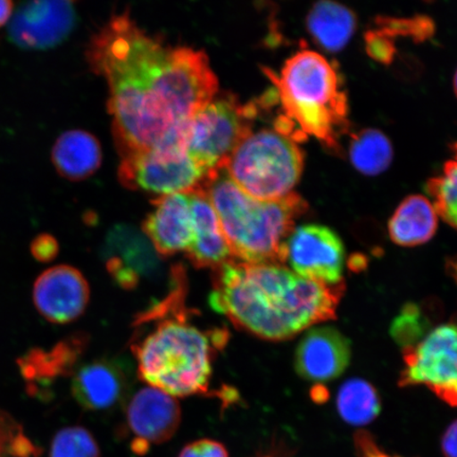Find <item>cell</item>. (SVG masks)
Here are the masks:
<instances>
[{"mask_svg":"<svg viewBox=\"0 0 457 457\" xmlns=\"http://www.w3.org/2000/svg\"><path fill=\"white\" fill-rule=\"evenodd\" d=\"M86 55L110 88L108 111L122 158L187 146L188 123L219 93L203 51L164 45L129 12L112 16L91 39Z\"/></svg>","mask_w":457,"mask_h":457,"instance_id":"1","label":"cell"},{"mask_svg":"<svg viewBox=\"0 0 457 457\" xmlns=\"http://www.w3.org/2000/svg\"><path fill=\"white\" fill-rule=\"evenodd\" d=\"M213 271L211 307L237 328L270 341L335 320L345 287L311 281L278 264L232 261Z\"/></svg>","mask_w":457,"mask_h":457,"instance_id":"2","label":"cell"},{"mask_svg":"<svg viewBox=\"0 0 457 457\" xmlns=\"http://www.w3.org/2000/svg\"><path fill=\"white\" fill-rule=\"evenodd\" d=\"M184 268H173L169 295L137 316L130 350L139 378L173 397L209 392L214 358L227 345L226 329H200L186 306Z\"/></svg>","mask_w":457,"mask_h":457,"instance_id":"3","label":"cell"},{"mask_svg":"<svg viewBox=\"0 0 457 457\" xmlns=\"http://www.w3.org/2000/svg\"><path fill=\"white\" fill-rule=\"evenodd\" d=\"M202 187L236 261L285 265L295 220L308 210L304 198L294 192L277 200L255 199L234 184L226 169L210 173Z\"/></svg>","mask_w":457,"mask_h":457,"instance_id":"4","label":"cell"},{"mask_svg":"<svg viewBox=\"0 0 457 457\" xmlns=\"http://www.w3.org/2000/svg\"><path fill=\"white\" fill-rule=\"evenodd\" d=\"M274 85L279 111L303 141L312 137L329 150L338 151L350 128L348 102L335 65L310 49L290 56L278 74L265 70Z\"/></svg>","mask_w":457,"mask_h":457,"instance_id":"5","label":"cell"},{"mask_svg":"<svg viewBox=\"0 0 457 457\" xmlns=\"http://www.w3.org/2000/svg\"><path fill=\"white\" fill-rule=\"evenodd\" d=\"M293 129L279 114L271 128L253 131L228 160V177L247 195L281 199L294 193L304 169V154Z\"/></svg>","mask_w":457,"mask_h":457,"instance_id":"6","label":"cell"},{"mask_svg":"<svg viewBox=\"0 0 457 457\" xmlns=\"http://www.w3.org/2000/svg\"><path fill=\"white\" fill-rule=\"evenodd\" d=\"M262 101L242 104L232 94H216L188 123L187 152L208 175L226 169L234 151L253 131Z\"/></svg>","mask_w":457,"mask_h":457,"instance_id":"7","label":"cell"},{"mask_svg":"<svg viewBox=\"0 0 457 457\" xmlns=\"http://www.w3.org/2000/svg\"><path fill=\"white\" fill-rule=\"evenodd\" d=\"M399 386H426L451 407H457V317L431 329L416 345L403 350Z\"/></svg>","mask_w":457,"mask_h":457,"instance_id":"8","label":"cell"},{"mask_svg":"<svg viewBox=\"0 0 457 457\" xmlns=\"http://www.w3.org/2000/svg\"><path fill=\"white\" fill-rule=\"evenodd\" d=\"M119 180L129 190L164 196L202 187L208 174L187 152L150 151L122 158Z\"/></svg>","mask_w":457,"mask_h":457,"instance_id":"9","label":"cell"},{"mask_svg":"<svg viewBox=\"0 0 457 457\" xmlns=\"http://www.w3.org/2000/svg\"><path fill=\"white\" fill-rule=\"evenodd\" d=\"M345 249L340 237L328 227L307 224L295 228L286 247V262L295 273L311 281L343 283Z\"/></svg>","mask_w":457,"mask_h":457,"instance_id":"10","label":"cell"},{"mask_svg":"<svg viewBox=\"0 0 457 457\" xmlns=\"http://www.w3.org/2000/svg\"><path fill=\"white\" fill-rule=\"evenodd\" d=\"M125 420L131 449L143 455L152 445L163 444L175 436L181 421V409L175 397L148 386L129 400Z\"/></svg>","mask_w":457,"mask_h":457,"instance_id":"11","label":"cell"},{"mask_svg":"<svg viewBox=\"0 0 457 457\" xmlns=\"http://www.w3.org/2000/svg\"><path fill=\"white\" fill-rule=\"evenodd\" d=\"M89 298L87 279L72 266L49 268L34 283V305L43 318L51 323H71L81 317Z\"/></svg>","mask_w":457,"mask_h":457,"instance_id":"12","label":"cell"},{"mask_svg":"<svg viewBox=\"0 0 457 457\" xmlns=\"http://www.w3.org/2000/svg\"><path fill=\"white\" fill-rule=\"evenodd\" d=\"M106 270L120 287L134 289L160 270V256L145 234L129 225L113 227L103 249Z\"/></svg>","mask_w":457,"mask_h":457,"instance_id":"13","label":"cell"},{"mask_svg":"<svg viewBox=\"0 0 457 457\" xmlns=\"http://www.w3.org/2000/svg\"><path fill=\"white\" fill-rule=\"evenodd\" d=\"M77 13L71 2H33L17 10L11 21V39L26 49H48L65 41Z\"/></svg>","mask_w":457,"mask_h":457,"instance_id":"14","label":"cell"},{"mask_svg":"<svg viewBox=\"0 0 457 457\" xmlns=\"http://www.w3.org/2000/svg\"><path fill=\"white\" fill-rule=\"evenodd\" d=\"M131 384V370L123 360L103 358L79 368L72 378L71 391L85 410L105 411L128 398Z\"/></svg>","mask_w":457,"mask_h":457,"instance_id":"15","label":"cell"},{"mask_svg":"<svg viewBox=\"0 0 457 457\" xmlns=\"http://www.w3.org/2000/svg\"><path fill=\"white\" fill-rule=\"evenodd\" d=\"M351 358V341L340 330L314 328L303 336L296 347L295 370L303 379L324 384L339 378Z\"/></svg>","mask_w":457,"mask_h":457,"instance_id":"16","label":"cell"},{"mask_svg":"<svg viewBox=\"0 0 457 457\" xmlns=\"http://www.w3.org/2000/svg\"><path fill=\"white\" fill-rule=\"evenodd\" d=\"M154 210L143 221L145 234L160 257L187 251L194 239L191 203L188 193L170 194L153 200Z\"/></svg>","mask_w":457,"mask_h":457,"instance_id":"17","label":"cell"},{"mask_svg":"<svg viewBox=\"0 0 457 457\" xmlns=\"http://www.w3.org/2000/svg\"><path fill=\"white\" fill-rule=\"evenodd\" d=\"M194 227V239L187 251L188 261L198 270H216L236 261L220 226L219 217L203 187L188 192Z\"/></svg>","mask_w":457,"mask_h":457,"instance_id":"18","label":"cell"},{"mask_svg":"<svg viewBox=\"0 0 457 457\" xmlns=\"http://www.w3.org/2000/svg\"><path fill=\"white\" fill-rule=\"evenodd\" d=\"M57 173L71 181L89 179L101 167L102 148L93 134L71 129L62 134L51 153Z\"/></svg>","mask_w":457,"mask_h":457,"instance_id":"19","label":"cell"},{"mask_svg":"<svg viewBox=\"0 0 457 457\" xmlns=\"http://www.w3.org/2000/svg\"><path fill=\"white\" fill-rule=\"evenodd\" d=\"M438 215L431 200L421 195L405 198L388 221V234L403 247L430 241L437 230Z\"/></svg>","mask_w":457,"mask_h":457,"instance_id":"20","label":"cell"},{"mask_svg":"<svg viewBox=\"0 0 457 457\" xmlns=\"http://www.w3.org/2000/svg\"><path fill=\"white\" fill-rule=\"evenodd\" d=\"M306 27L320 48L331 54L339 53L355 33L357 17L345 5L322 0L313 4L307 15Z\"/></svg>","mask_w":457,"mask_h":457,"instance_id":"21","label":"cell"},{"mask_svg":"<svg viewBox=\"0 0 457 457\" xmlns=\"http://www.w3.org/2000/svg\"><path fill=\"white\" fill-rule=\"evenodd\" d=\"M337 409L341 419L352 426L370 424L380 414L378 392L363 379L353 378L343 384L337 395Z\"/></svg>","mask_w":457,"mask_h":457,"instance_id":"22","label":"cell"},{"mask_svg":"<svg viewBox=\"0 0 457 457\" xmlns=\"http://www.w3.org/2000/svg\"><path fill=\"white\" fill-rule=\"evenodd\" d=\"M348 157L360 173L376 176L390 167L393 147L390 140L380 130L361 129L352 136Z\"/></svg>","mask_w":457,"mask_h":457,"instance_id":"23","label":"cell"},{"mask_svg":"<svg viewBox=\"0 0 457 457\" xmlns=\"http://www.w3.org/2000/svg\"><path fill=\"white\" fill-rule=\"evenodd\" d=\"M84 338H72L61 342L53 351L33 352L21 364L22 373L28 379L54 378L68 373L83 351Z\"/></svg>","mask_w":457,"mask_h":457,"instance_id":"24","label":"cell"},{"mask_svg":"<svg viewBox=\"0 0 457 457\" xmlns=\"http://www.w3.org/2000/svg\"><path fill=\"white\" fill-rule=\"evenodd\" d=\"M426 190L437 215L457 230V143L453 146V157L441 174L428 181Z\"/></svg>","mask_w":457,"mask_h":457,"instance_id":"25","label":"cell"},{"mask_svg":"<svg viewBox=\"0 0 457 457\" xmlns=\"http://www.w3.org/2000/svg\"><path fill=\"white\" fill-rule=\"evenodd\" d=\"M50 457H101L93 434L83 427H67L55 434Z\"/></svg>","mask_w":457,"mask_h":457,"instance_id":"26","label":"cell"},{"mask_svg":"<svg viewBox=\"0 0 457 457\" xmlns=\"http://www.w3.org/2000/svg\"><path fill=\"white\" fill-rule=\"evenodd\" d=\"M431 322L424 312L417 304H407L391 327V335L399 345L404 348L412 347L420 343L428 334Z\"/></svg>","mask_w":457,"mask_h":457,"instance_id":"27","label":"cell"},{"mask_svg":"<svg viewBox=\"0 0 457 457\" xmlns=\"http://www.w3.org/2000/svg\"><path fill=\"white\" fill-rule=\"evenodd\" d=\"M179 457H228L224 445L212 439H200L186 445Z\"/></svg>","mask_w":457,"mask_h":457,"instance_id":"28","label":"cell"},{"mask_svg":"<svg viewBox=\"0 0 457 457\" xmlns=\"http://www.w3.org/2000/svg\"><path fill=\"white\" fill-rule=\"evenodd\" d=\"M59 243L49 234H42L33 239L31 253L39 262H50L59 253Z\"/></svg>","mask_w":457,"mask_h":457,"instance_id":"29","label":"cell"},{"mask_svg":"<svg viewBox=\"0 0 457 457\" xmlns=\"http://www.w3.org/2000/svg\"><path fill=\"white\" fill-rule=\"evenodd\" d=\"M355 445L359 457H392L380 449L367 432L356 434Z\"/></svg>","mask_w":457,"mask_h":457,"instance_id":"30","label":"cell"},{"mask_svg":"<svg viewBox=\"0 0 457 457\" xmlns=\"http://www.w3.org/2000/svg\"><path fill=\"white\" fill-rule=\"evenodd\" d=\"M442 451L445 457H457V420L445 431L442 438Z\"/></svg>","mask_w":457,"mask_h":457,"instance_id":"31","label":"cell"},{"mask_svg":"<svg viewBox=\"0 0 457 457\" xmlns=\"http://www.w3.org/2000/svg\"><path fill=\"white\" fill-rule=\"evenodd\" d=\"M13 14V3L0 0V28L7 24Z\"/></svg>","mask_w":457,"mask_h":457,"instance_id":"32","label":"cell"},{"mask_svg":"<svg viewBox=\"0 0 457 457\" xmlns=\"http://www.w3.org/2000/svg\"><path fill=\"white\" fill-rule=\"evenodd\" d=\"M256 457H282V456H281V454L278 455V454L265 453V454H261Z\"/></svg>","mask_w":457,"mask_h":457,"instance_id":"33","label":"cell"},{"mask_svg":"<svg viewBox=\"0 0 457 457\" xmlns=\"http://www.w3.org/2000/svg\"><path fill=\"white\" fill-rule=\"evenodd\" d=\"M453 84H454L455 95L457 96V71H456L455 76H454V82H453Z\"/></svg>","mask_w":457,"mask_h":457,"instance_id":"34","label":"cell"}]
</instances>
